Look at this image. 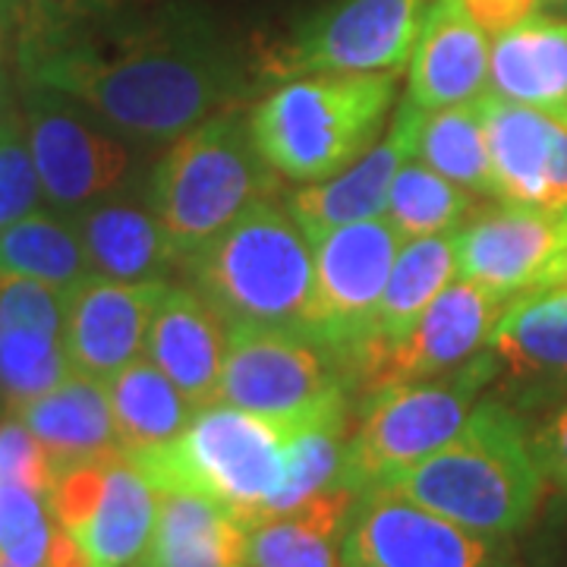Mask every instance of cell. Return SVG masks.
Returning a JSON list of instances; mask_svg holds the SVG:
<instances>
[{
    "label": "cell",
    "mask_w": 567,
    "mask_h": 567,
    "mask_svg": "<svg viewBox=\"0 0 567 567\" xmlns=\"http://www.w3.org/2000/svg\"><path fill=\"white\" fill-rule=\"evenodd\" d=\"M20 70L29 89L66 95L140 140H177L240 102L246 85L221 41L193 13L99 35L85 22L25 32Z\"/></svg>",
    "instance_id": "6da1fadb"
},
{
    "label": "cell",
    "mask_w": 567,
    "mask_h": 567,
    "mask_svg": "<svg viewBox=\"0 0 567 567\" xmlns=\"http://www.w3.org/2000/svg\"><path fill=\"white\" fill-rule=\"evenodd\" d=\"M375 486L391 488L461 527L514 536L533 524L546 476L536 464L524 420L502 401H483L470 410L447 445Z\"/></svg>",
    "instance_id": "7a4b0ae2"
},
{
    "label": "cell",
    "mask_w": 567,
    "mask_h": 567,
    "mask_svg": "<svg viewBox=\"0 0 567 567\" xmlns=\"http://www.w3.org/2000/svg\"><path fill=\"white\" fill-rule=\"evenodd\" d=\"M312 410L297 416H262L215 401L199 406L174 442L123 454L158 492L177 488L203 495L252 529L281 488L287 445Z\"/></svg>",
    "instance_id": "3957f363"
},
{
    "label": "cell",
    "mask_w": 567,
    "mask_h": 567,
    "mask_svg": "<svg viewBox=\"0 0 567 567\" xmlns=\"http://www.w3.org/2000/svg\"><path fill=\"white\" fill-rule=\"evenodd\" d=\"M181 268L227 322L309 331L312 246L287 205L259 199L181 259Z\"/></svg>",
    "instance_id": "277c9868"
},
{
    "label": "cell",
    "mask_w": 567,
    "mask_h": 567,
    "mask_svg": "<svg viewBox=\"0 0 567 567\" xmlns=\"http://www.w3.org/2000/svg\"><path fill=\"white\" fill-rule=\"evenodd\" d=\"M398 73H312L278 85L249 114V136L281 177L331 181L375 145Z\"/></svg>",
    "instance_id": "5b68a950"
},
{
    "label": "cell",
    "mask_w": 567,
    "mask_h": 567,
    "mask_svg": "<svg viewBox=\"0 0 567 567\" xmlns=\"http://www.w3.org/2000/svg\"><path fill=\"white\" fill-rule=\"evenodd\" d=\"M275 189L278 171L259 155L249 121L221 111L174 140L152 171L148 196L183 259Z\"/></svg>",
    "instance_id": "8992f818"
},
{
    "label": "cell",
    "mask_w": 567,
    "mask_h": 567,
    "mask_svg": "<svg viewBox=\"0 0 567 567\" xmlns=\"http://www.w3.org/2000/svg\"><path fill=\"white\" fill-rule=\"evenodd\" d=\"M498 365L495 353H476L451 369V375L416 379L363 398L360 425L347 439L338 486L363 492L447 445L476 406L483 385L498 375Z\"/></svg>",
    "instance_id": "52a82bcc"
},
{
    "label": "cell",
    "mask_w": 567,
    "mask_h": 567,
    "mask_svg": "<svg viewBox=\"0 0 567 567\" xmlns=\"http://www.w3.org/2000/svg\"><path fill=\"white\" fill-rule=\"evenodd\" d=\"M341 567H517L507 536L461 527L382 486L357 492L341 533Z\"/></svg>",
    "instance_id": "ba28073f"
},
{
    "label": "cell",
    "mask_w": 567,
    "mask_h": 567,
    "mask_svg": "<svg viewBox=\"0 0 567 567\" xmlns=\"http://www.w3.org/2000/svg\"><path fill=\"white\" fill-rule=\"evenodd\" d=\"M334 350L300 328L230 322L218 401L262 416H297L344 394Z\"/></svg>",
    "instance_id": "9c48e42d"
},
{
    "label": "cell",
    "mask_w": 567,
    "mask_h": 567,
    "mask_svg": "<svg viewBox=\"0 0 567 567\" xmlns=\"http://www.w3.org/2000/svg\"><path fill=\"white\" fill-rule=\"evenodd\" d=\"M54 524L70 533L89 567H136L158 520V488L123 451L61 470L48 492Z\"/></svg>",
    "instance_id": "30bf717a"
},
{
    "label": "cell",
    "mask_w": 567,
    "mask_h": 567,
    "mask_svg": "<svg viewBox=\"0 0 567 567\" xmlns=\"http://www.w3.org/2000/svg\"><path fill=\"white\" fill-rule=\"evenodd\" d=\"M435 0H334L271 51L265 73L297 80L312 73H398L423 32Z\"/></svg>",
    "instance_id": "8fae6325"
},
{
    "label": "cell",
    "mask_w": 567,
    "mask_h": 567,
    "mask_svg": "<svg viewBox=\"0 0 567 567\" xmlns=\"http://www.w3.org/2000/svg\"><path fill=\"white\" fill-rule=\"evenodd\" d=\"M507 303L511 300L466 278L447 284L398 344H365L347 360V391L369 398L382 388L435 379L464 365L488 347Z\"/></svg>",
    "instance_id": "7c38bea8"
},
{
    "label": "cell",
    "mask_w": 567,
    "mask_h": 567,
    "mask_svg": "<svg viewBox=\"0 0 567 567\" xmlns=\"http://www.w3.org/2000/svg\"><path fill=\"white\" fill-rule=\"evenodd\" d=\"M404 240L394 224L375 215L341 224L312 244L316 284L309 334L331 347L341 365L372 338L375 309Z\"/></svg>",
    "instance_id": "4fadbf2b"
},
{
    "label": "cell",
    "mask_w": 567,
    "mask_h": 567,
    "mask_svg": "<svg viewBox=\"0 0 567 567\" xmlns=\"http://www.w3.org/2000/svg\"><path fill=\"white\" fill-rule=\"evenodd\" d=\"M561 240V212L502 199L457 227V271L505 300H517L555 284Z\"/></svg>",
    "instance_id": "5bb4252c"
},
{
    "label": "cell",
    "mask_w": 567,
    "mask_h": 567,
    "mask_svg": "<svg viewBox=\"0 0 567 567\" xmlns=\"http://www.w3.org/2000/svg\"><path fill=\"white\" fill-rule=\"evenodd\" d=\"M25 136L39 171L41 193L58 208H85L117 189L130 152L114 136L80 117L66 95L29 89Z\"/></svg>",
    "instance_id": "9a60e30c"
},
{
    "label": "cell",
    "mask_w": 567,
    "mask_h": 567,
    "mask_svg": "<svg viewBox=\"0 0 567 567\" xmlns=\"http://www.w3.org/2000/svg\"><path fill=\"white\" fill-rule=\"evenodd\" d=\"M164 290L167 281H114L99 271L66 287L63 347L73 372L104 382L145 357L148 324Z\"/></svg>",
    "instance_id": "2e32d148"
},
{
    "label": "cell",
    "mask_w": 567,
    "mask_h": 567,
    "mask_svg": "<svg viewBox=\"0 0 567 567\" xmlns=\"http://www.w3.org/2000/svg\"><path fill=\"white\" fill-rule=\"evenodd\" d=\"M423 107L404 99L394 111L388 136L372 145L357 164L344 167L331 181L309 183L287 196V212L303 227L309 246L341 224L363 221L382 215L394 174L416 155V130Z\"/></svg>",
    "instance_id": "e0dca14e"
},
{
    "label": "cell",
    "mask_w": 567,
    "mask_h": 567,
    "mask_svg": "<svg viewBox=\"0 0 567 567\" xmlns=\"http://www.w3.org/2000/svg\"><path fill=\"white\" fill-rule=\"evenodd\" d=\"M488 54V32L464 3L435 0L410 54L406 99L423 111L476 102L486 95Z\"/></svg>",
    "instance_id": "ac0fdd59"
},
{
    "label": "cell",
    "mask_w": 567,
    "mask_h": 567,
    "mask_svg": "<svg viewBox=\"0 0 567 567\" xmlns=\"http://www.w3.org/2000/svg\"><path fill=\"white\" fill-rule=\"evenodd\" d=\"M230 322L193 287H167L152 316L145 357L189 398L205 406L218 401Z\"/></svg>",
    "instance_id": "d6986e66"
},
{
    "label": "cell",
    "mask_w": 567,
    "mask_h": 567,
    "mask_svg": "<svg viewBox=\"0 0 567 567\" xmlns=\"http://www.w3.org/2000/svg\"><path fill=\"white\" fill-rule=\"evenodd\" d=\"M13 416L48 451L54 476L66 466L121 451L104 382L82 372H70L61 385L17 406Z\"/></svg>",
    "instance_id": "ffe728a7"
},
{
    "label": "cell",
    "mask_w": 567,
    "mask_h": 567,
    "mask_svg": "<svg viewBox=\"0 0 567 567\" xmlns=\"http://www.w3.org/2000/svg\"><path fill=\"white\" fill-rule=\"evenodd\" d=\"M492 92L567 121V20L529 13L498 32L488 54Z\"/></svg>",
    "instance_id": "44dd1931"
},
{
    "label": "cell",
    "mask_w": 567,
    "mask_h": 567,
    "mask_svg": "<svg viewBox=\"0 0 567 567\" xmlns=\"http://www.w3.org/2000/svg\"><path fill=\"white\" fill-rule=\"evenodd\" d=\"M136 567H252L249 529L193 492H158V520Z\"/></svg>",
    "instance_id": "7402d4cb"
},
{
    "label": "cell",
    "mask_w": 567,
    "mask_h": 567,
    "mask_svg": "<svg viewBox=\"0 0 567 567\" xmlns=\"http://www.w3.org/2000/svg\"><path fill=\"white\" fill-rule=\"evenodd\" d=\"M76 234L92 271L114 281H167L181 252L155 212L130 203H92L76 215Z\"/></svg>",
    "instance_id": "603a6c76"
},
{
    "label": "cell",
    "mask_w": 567,
    "mask_h": 567,
    "mask_svg": "<svg viewBox=\"0 0 567 567\" xmlns=\"http://www.w3.org/2000/svg\"><path fill=\"white\" fill-rule=\"evenodd\" d=\"M486 107V140L495 196L507 203L539 205L548 199V158L558 117L529 104L507 102L495 92L483 95Z\"/></svg>",
    "instance_id": "cb8c5ba5"
},
{
    "label": "cell",
    "mask_w": 567,
    "mask_h": 567,
    "mask_svg": "<svg viewBox=\"0 0 567 567\" xmlns=\"http://www.w3.org/2000/svg\"><path fill=\"white\" fill-rule=\"evenodd\" d=\"M488 350L520 379L567 382V287H543L511 300Z\"/></svg>",
    "instance_id": "d4e9b609"
},
{
    "label": "cell",
    "mask_w": 567,
    "mask_h": 567,
    "mask_svg": "<svg viewBox=\"0 0 567 567\" xmlns=\"http://www.w3.org/2000/svg\"><path fill=\"white\" fill-rule=\"evenodd\" d=\"M357 492L324 488L297 511L249 529L252 567H341L338 539Z\"/></svg>",
    "instance_id": "484cf974"
},
{
    "label": "cell",
    "mask_w": 567,
    "mask_h": 567,
    "mask_svg": "<svg viewBox=\"0 0 567 567\" xmlns=\"http://www.w3.org/2000/svg\"><path fill=\"white\" fill-rule=\"evenodd\" d=\"M121 451H145L174 442L196 406L148 357H140L104 379Z\"/></svg>",
    "instance_id": "4316f807"
},
{
    "label": "cell",
    "mask_w": 567,
    "mask_h": 567,
    "mask_svg": "<svg viewBox=\"0 0 567 567\" xmlns=\"http://www.w3.org/2000/svg\"><path fill=\"white\" fill-rule=\"evenodd\" d=\"M454 234L457 230L404 240L398 259L391 265L385 293H382L379 309H375L372 338L365 344H398L406 331L416 324V319L429 309V303L451 284V275L457 271V244H454Z\"/></svg>",
    "instance_id": "83f0119b"
},
{
    "label": "cell",
    "mask_w": 567,
    "mask_h": 567,
    "mask_svg": "<svg viewBox=\"0 0 567 567\" xmlns=\"http://www.w3.org/2000/svg\"><path fill=\"white\" fill-rule=\"evenodd\" d=\"M347 398L350 394H334L331 401L316 406L293 432V439L287 445L284 483L271 495V502L265 505L259 524L284 517V514L306 505L312 495L341 483V466H344L347 439H350L347 435V413H350Z\"/></svg>",
    "instance_id": "f1b7e54d"
},
{
    "label": "cell",
    "mask_w": 567,
    "mask_h": 567,
    "mask_svg": "<svg viewBox=\"0 0 567 567\" xmlns=\"http://www.w3.org/2000/svg\"><path fill=\"white\" fill-rule=\"evenodd\" d=\"M416 155L432 171L470 193L495 196L483 95L476 102L423 111L416 130Z\"/></svg>",
    "instance_id": "f546056e"
},
{
    "label": "cell",
    "mask_w": 567,
    "mask_h": 567,
    "mask_svg": "<svg viewBox=\"0 0 567 567\" xmlns=\"http://www.w3.org/2000/svg\"><path fill=\"white\" fill-rule=\"evenodd\" d=\"M92 271L73 224L32 212L0 230V275L73 287Z\"/></svg>",
    "instance_id": "4dcf8cb0"
},
{
    "label": "cell",
    "mask_w": 567,
    "mask_h": 567,
    "mask_svg": "<svg viewBox=\"0 0 567 567\" xmlns=\"http://www.w3.org/2000/svg\"><path fill=\"white\" fill-rule=\"evenodd\" d=\"M470 196L464 186L451 183L423 162H410L394 174L388 189L385 218L406 240L457 230L470 215Z\"/></svg>",
    "instance_id": "1f68e13d"
},
{
    "label": "cell",
    "mask_w": 567,
    "mask_h": 567,
    "mask_svg": "<svg viewBox=\"0 0 567 567\" xmlns=\"http://www.w3.org/2000/svg\"><path fill=\"white\" fill-rule=\"evenodd\" d=\"M73 372L61 331L39 324H0V391L10 413Z\"/></svg>",
    "instance_id": "d6a6232c"
},
{
    "label": "cell",
    "mask_w": 567,
    "mask_h": 567,
    "mask_svg": "<svg viewBox=\"0 0 567 567\" xmlns=\"http://www.w3.org/2000/svg\"><path fill=\"white\" fill-rule=\"evenodd\" d=\"M54 524L48 502L22 486L0 483V561L13 567H44Z\"/></svg>",
    "instance_id": "836d02e7"
},
{
    "label": "cell",
    "mask_w": 567,
    "mask_h": 567,
    "mask_svg": "<svg viewBox=\"0 0 567 567\" xmlns=\"http://www.w3.org/2000/svg\"><path fill=\"white\" fill-rule=\"evenodd\" d=\"M41 203V183L25 136V117L0 121V230L32 215Z\"/></svg>",
    "instance_id": "e575fe53"
},
{
    "label": "cell",
    "mask_w": 567,
    "mask_h": 567,
    "mask_svg": "<svg viewBox=\"0 0 567 567\" xmlns=\"http://www.w3.org/2000/svg\"><path fill=\"white\" fill-rule=\"evenodd\" d=\"M0 483L29 488L44 502L54 486V466L48 451L17 416L0 423Z\"/></svg>",
    "instance_id": "d590c367"
},
{
    "label": "cell",
    "mask_w": 567,
    "mask_h": 567,
    "mask_svg": "<svg viewBox=\"0 0 567 567\" xmlns=\"http://www.w3.org/2000/svg\"><path fill=\"white\" fill-rule=\"evenodd\" d=\"M7 3L10 10L20 13L22 35H25V32H44V29L99 20L117 0H7Z\"/></svg>",
    "instance_id": "8d00e7d4"
},
{
    "label": "cell",
    "mask_w": 567,
    "mask_h": 567,
    "mask_svg": "<svg viewBox=\"0 0 567 567\" xmlns=\"http://www.w3.org/2000/svg\"><path fill=\"white\" fill-rule=\"evenodd\" d=\"M529 442H533V454L546 483L567 495V404L555 410L546 423L536 429Z\"/></svg>",
    "instance_id": "74e56055"
},
{
    "label": "cell",
    "mask_w": 567,
    "mask_h": 567,
    "mask_svg": "<svg viewBox=\"0 0 567 567\" xmlns=\"http://www.w3.org/2000/svg\"><path fill=\"white\" fill-rule=\"evenodd\" d=\"M461 3L488 35H498L520 20H527L539 0H461Z\"/></svg>",
    "instance_id": "f35d334b"
},
{
    "label": "cell",
    "mask_w": 567,
    "mask_h": 567,
    "mask_svg": "<svg viewBox=\"0 0 567 567\" xmlns=\"http://www.w3.org/2000/svg\"><path fill=\"white\" fill-rule=\"evenodd\" d=\"M44 567H89V558H85L80 543L70 533H63L58 524H54V533H51V546H48Z\"/></svg>",
    "instance_id": "ab89813d"
},
{
    "label": "cell",
    "mask_w": 567,
    "mask_h": 567,
    "mask_svg": "<svg viewBox=\"0 0 567 567\" xmlns=\"http://www.w3.org/2000/svg\"><path fill=\"white\" fill-rule=\"evenodd\" d=\"M561 230H565V240H561V256L555 265V284L551 287H567V208L561 212Z\"/></svg>",
    "instance_id": "60d3db41"
},
{
    "label": "cell",
    "mask_w": 567,
    "mask_h": 567,
    "mask_svg": "<svg viewBox=\"0 0 567 567\" xmlns=\"http://www.w3.org/2000/svg\"><path fill=\"white\" fill-rule=\"evenodd\" d=\"M7 13H10V3L0 0V61H3V48H7Z\"/></svg>",
    "instance_id": "b9f144b4"
},
{
    "label": "cell",
    "mask_w": 567,
    "mask_h": 567,
    "mask_svg": "<svg viewBox=\"0 0 567 567\" xmlns=\"http://www.w3.org/2000/svg\"><path fill=\"white\" fill-rule=\"evenodd\" d=\"M539 3H567V0H539Z\"/></svg>",
    "instance_id": "7bdbcfd3"
},
{
    "label": "cell",
    "mask_w": 567,
    "mask_h": 567,
    "mask_svg": "<svg viewBox=\"0 0 567 567\" xmlns=\"http://www.w3.org/2000/svg\"><path fill=\"white\" fill-rule=\"evenodd\" d=\"M0 95H3V76H0Z\"/></svg>",
    "instance_id": "ee69618b"
},
{
    "label": "cell",
    "mask_w": 567,
    "mask_h": 567,
    "mask_svg": "<svg viewBox=\"0 0 567 567\" xmlns=\"http://www.w3.org/2000/svg\"><path fill=\"white\" fill-rule=\"evenodd\" d=\"M0 567H13V565H7V561H0Z\"/></svg>",
    "instance_id": "f6af8a7d"
}]
</instances>
